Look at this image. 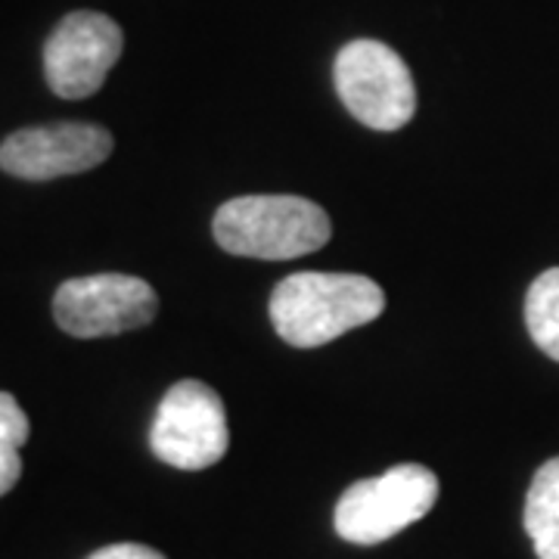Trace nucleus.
Instances as JSON below:
<instances>
[{"mask_svg": "<svg viewBox=\"0 0 559 559\" xmlns=\"http://www.w3.org/2000/svg\"><path fill=\"white\" fill-rule=\"evenodd\" d=\"M385 308L382 289L360 274L301 271L280 280L271 296V320L283 342L296 348H318L348 330L377 320Z\"/></svg>", "mask_w": 559, "mask_h": 559, "instance_id": "1", "label": "nucleus"}, {"mask_svg": "<svg viewBox=\"0 0 559 559\" xmlns=\"http://www.w3.org/2000/svg\"><path fill=\"white\" fill-rule=\"evenodd\" d=\"M212 234L230 255L286 261L323 249L333 224L305 197H240L221 205Z\"/></svg>", "mask_w": 559, "mask_h": 559, "instance_id": "2", "label": "nucleus"}, {"mask_svg": "<svg viewBox=\"0 0 559 559\" xmlns=\"http://www.w3.org/2000/svg\"><path fill=\"white\" fill-rule=\"evenodd\" d=\"M439 500V479L419 463H401L380 479L355 481L336 503V535L348 544H382L419 522Z\"/></svg>", "mask_w": 559, "mask_h": 559, "instance_id": "3", "label": "nucleus"}, {"mask_svg": "<svg viewBox=\"0 0 559 559\" xmlns=\"http://www.w3.org/2000/svg\"><path fill=\"white\" fill-rule=\"evenodd\" d=\"M342 106L373 131H399L414 119L417 87L407 62L373 38L345 44L333 66Z\"/></svg>", "mask_w": 559, "mask_h": 559, "instance_id": "4", "label": "nucleus"}, {"mask_svg": "<svg viewBox=\"0 0 559 559\" xmlns=\"http://www.w3.org/2000/svg\"><path fill=\"white\" fill-rule=\"evenodd\" d=\"M153 454L178 469H209L230 448L227 411L221 395L200 380L175 382L150 429Z\"/></svg>", "mask_w": 559, "mask_h": 559, "instance_id": "5", "label": "nucleus"}, {"mask_svg": "<svg viewBox=\"0 0 559 559\" xmlns=\"http://www.w3.org/2000/svg\"><path fill=\"white\" fill-rule=\"evenodd\" d=\"M159 299L146 280L94 274L66 280L53 296V318L75 340H100L156 320Z\"/></svg>", "mask_w": 559, "mask_h": 559, "instance_id": "6", "label": "nucleus"}, {"mask_svg": "<svg viewBox=\"0 0 559 559\" xmlns=\"http://www.w3.org/2000/svg\"><path fill=\"white\" fill-rule=\"evenodd\" d=\"M124 35L106 13L75 10L50 32L44 44V75L62 100H84L97 94L119 62Z\"/></svg>", "mask_w": 559, "mask_h": 559, "instance_id": "7", "label": "nucleus"}, {"mask_svg": "<svg viewBox=\"0 0 559 559\" xmlns=\"http://www.w3.org/2000/svg\"><path fill=\"white\" fill-rule=\"evenodd\" d=\"M112 153V134L100 124L60 121L22 128L0 143V168L22 180H53L91 171Z\"/></svg>", "mask_w": 559, "mask_h": 559, "instance_id": "8", "label": "nucleus"}, {"mask_svg": "<svg viewBox=\"0 0 559 559\" xmlns=\"http://www.w3.org/2000/svg\"><path fill=\"white\" fill-rule=\"evenodd\" d=\"M522 520L538 559H559V457L535 473Z\"/></svg>", "mask_w": 559, "mask_h": 559, "instance_id": "9", "label": "nucleus"}, {"mask_svg": "<svg viewBox=\"0 0 559 559\" xmlns=\"http://www.w3.org/2000/svg\"><path fill=\"white\" fill-rule=\"evenodd\" d=\"M525 326L547 358L559 360V267L544 271L525 296Z\"/></svg>", "mask_w": 559, "mask_h": 559, "instance_id": "10", "label": "nucleus"}, {"mask_svg": "<svg viewBox=\"0 0 559 559\" xmlns=\"http://www.w3.org/2000/svg\"><path fill=\"white\" fill-rule=\"evenodd\" d=\"M32 423L10 392H0V498L13 491L22 476L20 451L28 441Z\"/></svg>", "mask_w": 559, "mask_h": 559, "instance_id": "11", "label": "nucleus"}, {"mask_svg": "<svg viewBox=\"0 0 559 559\" xmlns=\"http://www.w3.org/2000/svg\"><path fill=\"white\" fill-rule=\"evenodd\" d=\"M87 559H165L159 550L146 547V544H109Z\"/></svg>", "mask_w": 559, "mask_h": 559, "instance_id": "12", "label": "nucleus"}]
</instances>
